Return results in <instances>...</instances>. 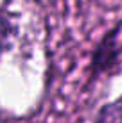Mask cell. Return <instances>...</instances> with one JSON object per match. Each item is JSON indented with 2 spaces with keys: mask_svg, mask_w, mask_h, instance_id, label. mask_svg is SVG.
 <instances>
[{
  "mask_svg": "<svg viewBox=\"0 0 122 123\" xmlns=\"http://www.w3.org/2000/svg\"><path fill=\"white\" fill-rule=\"evenodd\" d=\"M120 31H122V23H117L95 45L93 52H92L90 66H88L90 68V82L97 80L100 75L108 73L110 70H113L119 64L120 54H122V45L119 39Z\"/></svg>",
  "mask_w": 122,
  "mask_h": 123,
  "instance_id": "1",
  "label": "cell"
},
{
  "mask_svg": "<svg viewBox=\"0 0 122 123\" xmlns=\"http://www.w3.org/2000/svg\"><path fill=\"white\" fill-rule=\"evenodd\" d=\"M18 37V23L16 16L11 11L0 7V59L4 54L9 52L14 39Z\"/></svg>",
  "mask_w": 122,
  "mask_h": 123,
  "instance_id": "2",
  "label": "cell"
},
{
  "mask_svg": "<svg viewBox=\"0 0 122 123\" xmlns=\"http://www.w3.org/2000/svg\"><path fill=\"white\" fill-rule=\"evenodd\" d=\"M93 123H122V96L100 105L93 116Z\"/></svg>",
  "mask_w": 122,
  "mask_h": 123,
  "instance_id": "3",
  "label": "cell"
}]
</instances>
